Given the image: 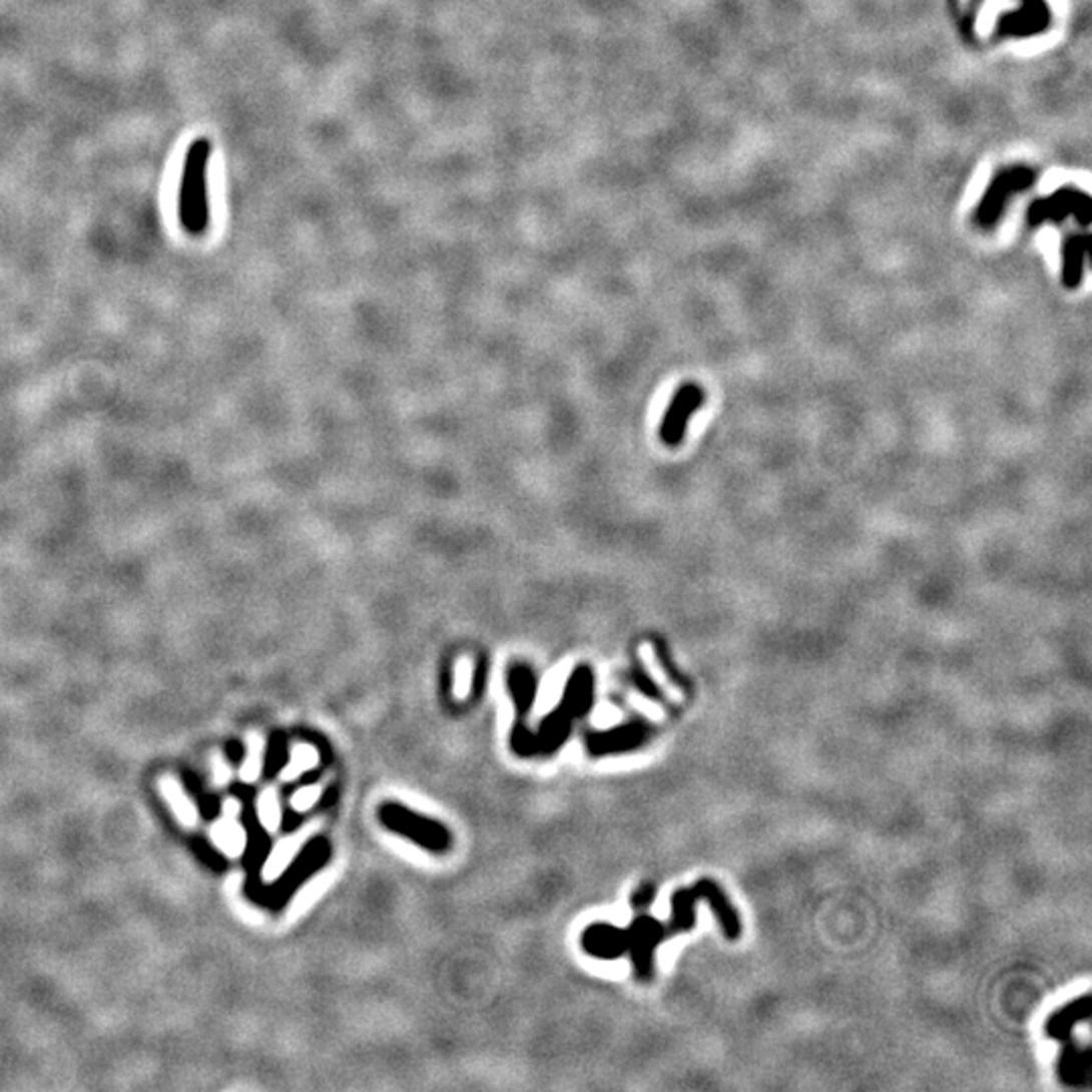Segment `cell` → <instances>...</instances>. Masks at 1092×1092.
<instances>
[{
    "label": "cell",
    "mask_w": 1092,
    "mask_h": 1092,
    "mask_svg": "<svg viewBox=\"0 0 1092 1092\" xmlns=\"http://www.w3.org/2000/svg\"><path fill=\"white\" fill-rule=\"evenodd\" d=\"M633 682H635L637 690H641L645 696H649V698H662L658 686L653 684V680H651L643 670H639V668L633 670Z\"/></svg>",
    "instance_id": "ffe728a7"
},
{
    "label": "cell",
    "mask_w": 1092,
    "mask_h": 1092,
    "mask_svg": "<svg viewBox=\"0 0 1092 1092\" xmlns=\"http://www.w3.org/2000/svg\"><path fill=\"white\" fill-rule=\"evenodd\" d=\"M210 152V142L206 138H198L190 144L184 156L178 192V216L182 227L190 235H200L208 227L206 172Z\"/></svg>",
    "instance_id": "6da1fadb"
},
{
    "label": "cell",
    "mask_w": 1092,
    "mask_h": 1092,
    "mask_svg": "<svg viewBox=\"0 0 1092 1092\" xmlns=\"http://www.w3.org/2000/svg\"><path fill=\"white\" fill-rule=\"evenodd\" d=\"M1090 1012H1092V1000H1090V994H1084L1080 996L1078 1000H1072L1070 1004H1066L1064 1008L1056 1010L1048 1022H1046V1036L1052 1038V1040H1058V1042H1066L1070 1040L1072 1036V1030L1076 1024L1080 1022H1086L1090 1018Z\"/></svg>",
    "instance_id": "ba28073f"
},
{
    "label": "cell",
    "mask_w": 1092,
    "mask_h": 1092,
    "mask_svg": "<svg viewBox=\"0 0 1092 1092\" xmlns=\"http://www.w3.org/2000/svg\"><path fill=\"white\" fill-rule=\"evenodd\" d=\"M231 764L229 760L221 754V752H214L212 758H210V781H212V787L221 789V787H227L229 781H231Z\"/></svg>",
    "instance_id": "ac0fdd59"
},
{
    "label": "cell",
    "mask_w": 1092,
    "mask_h": 1092,
    "mask_svg": "<svg viewBox=\"0 0 1092 1092\" xmlns=\"http://www.w3.org/2000/svg\"><path fill=\"white\" fill-rule=\"evenodd\" d=\"M571 720L573 718H569L561 708L553 710L549 716H546L540 726V732L536 734V752L546 754L559 748L569 736Z\"/></svg>",
    "instance_id": "9a60e30c"
},
{
    "label": "cell",
    "mask_w": 1092,
    "mask_h": 1092,
    "mask_svg": "<svg viewBox=\"0 0 1092 1092\" xmlns=\"http://www.w3.org/2000/svg\"><path fill=\"white\" fill-rule=\"evenodd\" d=\"M581 943L583 949L597 959H619L629 949V935L627 929L595 923L585 929Z\"/></svg>",
    "instance_id": "52a82bcc"
},
{
    "label": "cell",
    "mask_w": 1092,
    "mask_h": 1092,
    "mask_svg": "<svg viewBox=\"0 0 1092 1092\" xmlns=\"http://www.w3.org/2000/svg\"><path fill=\"white\" fill-rule=\"evenodd\" d=\"M208 836L216 850H221L227 858H237L247 848V832L233 815H221V820L210 826Z\"/></svg>",
    "instance_id": "7c38bea8"
},
{
    "label": "cell",
    "mask_w": 1092,
    "mask_h": 1092,
    "mask_svg": "<svg viewBox=\"0 0 1092 1092\" xmlns=\"http://www.w3.org/2000/svg\"><path fill=\"white\" fill-rule=\"evenodd\" d=\"M702 403H704V393L698 385H684L676 391V395L672 397V403L668 405V411L664 415L662 429H660V437L666 446L676 448L682 444L688 421L692 419V415L698 411Z\"/></svg>",
    "instance_id": "277c9868"
},
{
    "label": "cell",
    "mask_w": 1092,
    "mask_h": 1092,
    "mask_svg": "<svg viewBox=\"0 0 1092 1092\" xmlns=\"http://www.w3.org/2000/svg\"><path fill=\"white\" fill-rule=\"evenodd\" d=\"M700 903L694 889H678L672 895V919L666 927L668 937L690 933L696 925V905Z\"/></svg>",
    "instance_id": "5bb4252c"
},
{
    "label": "cell",
    "mask_w": 1092,
    "mask_h": 1092,
    "mask_svg": "<svg viewBox=\"0 0 1092 1092\" xmlns=\"http://www.w3.org/2000/svg\"><path fill=\"white\" fill-rule=\"evenodd\" d=\"M1090 1064H1092L1090 1050L1080 1048L1072 1040H1066L1064 1048H1062V1052L1058 1056L1056 1074H1058L1060 1082H1064L1066 1086H1082V1084L1088 1082Z\"/></svg>",
    "instance_id": "30bf717a"
},
{
    "label": "cell",
    "mask_w": 1092,
    "mask_h": 1092,
    "mask_svg": "<svg viewBox=\"0 0 1092 1092\" xmlns=\"http://www.w3.org/2000/svg\"><path fill=\"white\" fill-rule=\"evenodd\" d=\"M649 726L643 722H629L625 726H617L613 730L589 734V750L595 754H607V752H627L633 748L643 746L649 740Z\"/></svg>",
    "instance_id": "8992f818"
},
{
    "label": "cell",
    "mask_w": 1092,
    "mask_h": 1092,
    "mask_svg": "<svg viewBox=\"0 0 1092 1092\" xmlns=\"http://www.w3.org/2000/svg\"><path fill=\"white\" fill-rule=\"evenodd\" d=\"M255 811H257V822L259 826L265 830V832H274L280 828L282 824V811H280V799H278V793L274 789H267L259 795L257 799V805H255Z\"/></svg>",
    "instance_id": "e0dca14e"
},
{
    "label": "cell",
    "mask_w": 1092,
    "mask_h": 1092,
    "mask_svg": "<svg viewBox=\"0 0 1092 1092\" xmlns=\"http://www.w3.org/2000/svg\"><path fill=\"white\" fill-rule=\"evenodd\" d=\"M655 897H658V889H655V885L653 883H643L631 895V907L635 911H645L655 901Z\"/></svg>",
    "instance_id": "d6986e66"
},
{
    "label": "cell",
    "mask_w": 1092,
    "mask_h": 1092,
    "mask_svg": "<svg viewBox=\"0 0 1092 1092\" xmlns=\"http://www.w3.org/2000/svg\"><path fill=\"white\" fill-rule=\"evenodd\" d=\"M508 690L514 698L518 718L524 720L532 708L536 696V678L532 670L524 664H514L508 668Z\"/></svg>",
    "instance_id": "4fadbf2b"
},
{
    "label": "cell",
    "mask_w": 1092,
    "mask_h": 1092,
    "mask_svg": "<svg viewBox=\"0 0 1092 1092\" xmlns=\"http://www.w3.org/2000/svg\"><path fill=\"white\" fill-rule=\"evenodd\" d=\"M314 801H316V789H312V787H306V789H302V791H298V793L294 795V799H292V807H294V811H298V813H300V811H304V809L312 807V805H314Z\"/></svg>",
    "instance_id": "44dd1931"
},
{
    "label": "cell",
    "mask_w": 1092,
    "mask_h": 1092,
    "mask_svg": "<svg viewBox=\"0 0 1092 1092\" xmlns=\"http://www.w3.org/2000/svg\"><path fill=\"white\" fill-rule=\"evenodd\" d=\"M158 789L166 805L184 828H194L198 824V809L174 775H162L158 779Z\"/></svg>",
    "instance_id": "8fae6325"
},
{
    "label": "cell",
    "mask_w": 1092,
    "mask_h": 1092,
    "mask_svg": "<svg viewBox=\"0 0 1092 1092\" xmlns=\"http://www.w3.org/2000/svg\"><path fill=\"white\" fill-rule=\"evenodd\" d=\"M593 706V672L587 666H579L567 682L561 710L569 718L583 716Z\"/></svg>",
    "instance_id": "9c48e42d"
},
{
    "label": "cell",
    "mask_w": 1092,
    "mask_h": 1092,
    "mask_svg": "<svg viewBox=\"0 0 1092 1092\" xmlns=\"http://www.w3.org/2000/svg\"><path fill=\"white\" fill-rule=\"evenodd\" d=\"M263 771V740L257 734H251L245 746L243 762H241V779L245 783H253Z\"/></svg>",
    "instance_id": "2e32d148"
},
{
    "label": "cell",
    "mask_w": 1092,
    "mask_h": 1092,
    "mask_svg": "<svg viewBox=\"0 0 1092 1092\" xmlns=\"http://www.w3.org/2000/svg\"><path fill=\"white\" fill-rule=\"evenodd\" d=\"M629 953L635 977L649 981L653 977V955L658 945L668 937L666 927L649 915H637L627 929Z\"/></svg>",
    "instance_id": "3957f363"
},
{
    "label": "cell",
    "mask_w": 1092,
    "mask_h": 1092,
    "mask_svg": "<svg viewBox=\"0 0 1092 1092\" xmlns=\"http://www.w3.org/2000/svg\"><path fill=\"white\" fill-rule=\"evenodd\" d=\"M379 820L387 830L411 840L431 854H446L452 848V834L444 824L415 813L401 803H383L379 807Z\"/></svg>",
    "instance_id": "7a4b0ae2"
},
{
    "label": "cell",
    "mask_w": 1092,
    "mask_h": 1092,
    "mask_svg": "<svg viewBox=\"0 0 1092 1092\" xmlns=\"http://www.w3.org/2000/svg\"><path fill=\"white\" fill-rule=\"evenodd\" d=\"M696 895L700 901H704L712 915L716 917L720 929H722V935L728 939V941H736L740 939L742 935V923H740V915L736 913V909L730 905L726 893L722 891V887H718L714 881L710 879H702L698 881V885L694 887Z\"/></svg>",
    "instance_id": "5b68a950"
}]
</instances>
